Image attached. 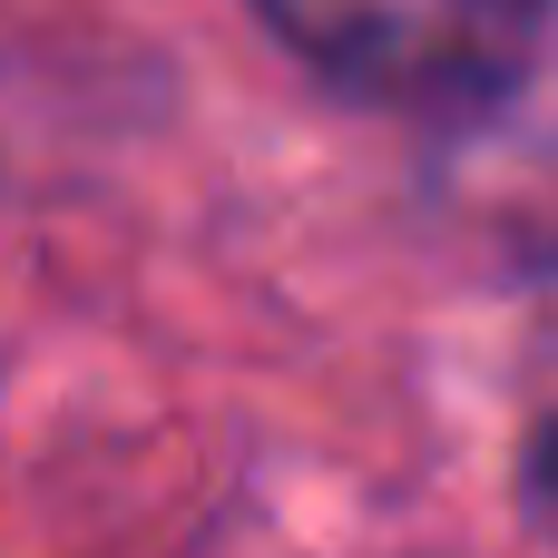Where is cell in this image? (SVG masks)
<instances>
[{"label":"cell","mask_w":558,"mask_h":558,"mask_svg":"<svg viewBox=\"0 0 558 558\" xmlns=\"http://www.w3.org/2000/svg\"><path fill=\"white\" fill-rule=\"evenodd\" d=\"M255 10L324 78L392 108H481L530 69L549 29V0H255Z\"/></svg>","instance_id":"6da1fadb"},{"label":"cell","mask_w":558,"mask_h":558,"mask_svg":"<svg viewBox=\"0 0 558 558\" xmlns=\"http://www.w3.org/2000/svg\"><path fill=\"white\" fill-rule=\"evenodd\" d=\"M530 490H539V510H558V422L539 432V451H530Z\"/></svg>","instance_id":"7a4b0ae2"}]
</instances>
